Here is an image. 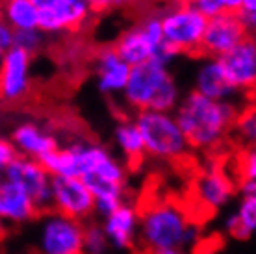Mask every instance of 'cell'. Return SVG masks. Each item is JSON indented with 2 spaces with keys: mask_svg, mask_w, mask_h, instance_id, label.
I'll list each match as a JSON object with an SVG mask.
<instances>
[{
  "mask_svg": "<svg viewBox=\"0 0 256 254\" xmlns=\"http://www.w3.org/2000/svg\"><path fill=\"white\" fill-rule=\"evenodd\" d=\"M238 110L234 100H210L190 91L188 95H182L173 117L192 150L218 152L230 136Z\"/></svg>",
  "mask_w": 256,
  "mask_h": 254,
  "instance_id": "1",
  "label": "cell"
},
{
  "mask_svg": "<svg viewBox=\"0 0 256 254\" xmlns=\"http://www.w3.org/2000/svg\"><path fill=\"white\" fill-rule=\"evenodd\" d=\"M140 219V243L143 254L164 250L186 252L198 242V226L190 214L173 200H156L136 206Z\"/></svg>",
  "mask_w": 256,
  "mask_h": 254,
  "instance_id": "2",
  "label": "cell"
},
{
  "mask_svg": "<svg viewBox=\"0 0 256 254\" xmlns=\"http://www.w3.org/2000/svg\"><path fill=\"white\" fill-rule=\"evenodd\" d=\"M145 146V154L164 162H180L190 154V145L173 114H162L152 110L136 112L132 117Z\"/></svg>",
  "mask_w": 256,
  "mask_h": 254,
  "instance_id": "3",
  "label": "cell"
},
{
  "mask_svg": "<svg viewBox=\"0 0 256 254\" xmlns=\"http://www.w3.org/2000/svg\"><path fill=\"white\" fill-rule=\"evenodd\" d=\"M206 20L188 0H176L166 12H160L164 41L178 54L200 56Z\"/></svg>",
  "mask_w": 256,
  "mask_h": 254,
  "instance_id": "4",
  "label": "cell"
},
{
  "mask_svg": "<svg viewBox=\"0 0 256 254\" xmlns=\"http://www.w3.org/2000/svg\"><path fill=\"white\" fill-rule=\"evenodd\" d=\"M171 78L174 76L171 74V70L167 69V65L160 64L156 60H148L145 64L130 67L128 82L122 89L124 102L134 110V114L143 112V110H150L156 95Z\"/></svg>",
  "mask_w": 256,
  "mask_h": 254,
  "instance_id": "5",
  "label": "cell"
},
{
  "mask_svg": "<svg viewBox=\"0 0 256 254\" xmlns=\"http://www.w3.org/2000/svg\"><path fill=\"white\" fill-rule=\"evenodd\" d=\"M39 219V254H84V222L56 212H48Z\"/></svg>",
  "mask_w": 256,
  "mask_h": 254,
  "instance_id": "6",
  "label": "cell"
},
{
  "mask_svg": "<svg viewBox=\"0 0 256 254\" xmlns=\"http://www.w3.org/2000/svg\"><path fill=\"white\" fill-rule=\"evenodd\" d=\"M2 178L19 184L30 195L39 217L52 212L50 197V174L43 169L38 160L17 156L12 164L2 171Z\"/></svg>",
  "mask_w": 256,
  "mask_h": 254,
  "instance_id": "7",
  "label": "cell"
},
{
  "mask_svg": "<svg viewBox=\"0 0 256 254\" xmlns=\"http://www.w3.org/2000/svg\"><path fill=\"white\" fill-rule=\"evenodd\" d=\"M52 212L86 222L95 214V198L80 178H50Z\"/></svg>",
  "mask_w": 256,
  "mask_h": 254,
  "instance_id": "8",
  "label": "cell"
},
{
  "mask_svg": "<svg viewBox=\"0 0 256 254\" xmlns=\"http://www.w3.org/2000/svg\"><path fill=\"white\" fill-rule=\"evenodd\" d=\"M223 74L238 95H249L252 98L256 84V43L254 36L244 39L232 50L218 58Z\"/></svg>",
  "mask_w": 256,
  "mask_h": 254,
  "instance_id": "9",
  "label": "cell"
},
{
  "mask_svg": "<svg viewBox=\"0 0 256 254\" xmlns=\"http://www.w3.org/2000/svg\"><path fill=\"white\" fill-rule=\"evenodd\" d=\"M32 56L19 48H10L4 52L0 65V102L17 104L22 102L32 91L30 76Z\"/></svg>",
  "mask_w": 256,
  "mask_h": 254,
  "instance_id": "10",
  "label": "cell"
},
{
  "mask_svg": "<svg viewBox=\"0 0 256 254\" xmlns=\"http://www.w3.org/2000/svg\"><path fill=\"white\" fill-rule=\"evenodd\" d=\"M247 38L250 36L244 28L238 13H219L206 20L204 36L200 41V56L218 60Z\"/></svg>",
  "mask_w": 256,
  "mask_h": 254,
  "instance_id": "11",
  "label": "cell"
},
{
  "mask_svg": "<svg viewBox=\"0 0 256 254\" xmlns=\"http://www.w3.org/2000/svg\"><path fill=\"white\" fill-rule=\"evenodd\" d=\"M193 193L200 206L216 212L230 202V198L236 195V182L232 172L216 160L197 174L193 182Z\"/></svg>",
  "mask_w": 256,
  "mask_h": 254,
  "instance_id": "12",
  "label": "cell"
},
{
  "mask_svg": "<svg viewBox=\"0 0 256 254\" xmlns=\"http://www.w3.org/2000/svg\"><path fill=\"white\" fill-rule=\"evenodd\" d=\"M38 19V28L41 32L60 34V32H76L93 17L90 8L84 0L74 2H52L50 6L41 8Z\"/></svg>",
  "mask_w": 256,
  "mask_h": 254,
  "instance_id": "13",
  "label": "cell"
},
{
  "mask_svg": "<svg viewBox=\"0 0 256 254\" xmlns=\"http://www.w3.org/2000/svg\"><path fill=\"white\" fill-rule=\"evenodd\" d=\"M39 219L30 195L19 184L0 176V226L22 224Z\"/></svg>",
  "mask_w": 256,
  "mask_h": 254,
  "instance_id": "14",
  "label": "cell"
},
{
  "mask_svg": "<svg viewBox=\"0 0 256 254\" xmlns=\"http://www.w3.org/2000/svg\"><path fill=\"white\" fill-rule=\"evenodd\" d=\"M138 228H140L138 210H136L134 204L128 202H122L112 216L104 219L102 224L108 243L116 248H121V250H130L136 247Z\"/></svg>",
  "mask_w": 256,
  "mask_h": 254,
  "instance_id": "15",
  "label": "cell"
},
{
  "mask_svg": "<svg viewBox=\"0 0 256 254\" xmlns=\"http://www.w3.org/2000/svg\"><path fill=\"white\" fill-rule=\"evenodd\" d=\"M12 145L19 156L32 160H41L45 154L56 150L60 146L56 136L43 130L36 122H22L13 130Z\"/></svg>",
  "mask_w": 256,
  "mask_h": 254,
  "instance_id": "16",
  "label": "cell"
},
{
  "mask_svg": "<svg viewBox=\"0 0 256 254\" xmlns=\"http://www.w3.org/2000/svg\"><path fill=\"white\" fill-rule=\"evenodd\" d=\"M96 69V88L102 95H117L122 93V89L128 82L130 67L121 58L117 56L116 50L108 46L96 54L95 62Z\"/></svg>",
  "mask_w": 256,
  "mask_h": 254,
  "instance_id": "17",
  "label": "cell"
},
{
  "mask_svg": "<svg viewBox=\"0 0 256 254\" xmlns=\"http://www.w3.org/2000/svg\"><path fill=\"white\" fill-rule=\"evenodd\" d=\"M195 93L206 96L210 100L218 102H230L238 95L230 88L223 74V69L216 58H202V64L197 69L195 74Z\"/></svg>",
  "mask_w": 256,
  "mask_h": 254,
  "instance_id": "18",
  "label": "cell"
},
{
  "mask_svg": "<svg viewBox=\"0 0 256 254\" xmlns=\"http://www.w3.org/2000/svg\"><path fill=\"white\" fill-rule=\"evenodd\" d=\"M112 48L128 67H134V65L145 64L148 60H152V46L145 39L138 24L124 30Z\"/></svg>",
  "mask_w": 256,
  "mask_h": 254,
  "instance_id": "19",
  "label": "cell"
},
{
  "mask_svg": "<svg viewBox=\"0 0 256 254\" xmlns=\"http://www.w3.org/2000/svg\"><path fill=\"white\" fill-rule=\"evenodd\" d=\"M116 136V143L121 148V152L126 158V166L132 171H138L140 166L145 160V146H143V140L138 126L134 124L132 119H121V122L114 130Z\"/></svg>",
  "mask_w": 256,
  "mask_h": 254,
  "instance_id": "20",
  "label": "cell"
},
{
  "mask_svg": "<svg viewBox=\"0 0 256 254\" xmlns=\"http://www.w3.org/2000/svg\"><path fill=\"white\" fill-rule=\"evenodd\" d=\"M0 17L12 26L15 32L38 28L39 12L30 0H2Z\"/></svg>",
  "mask_w": 256,
  "mask_h": 254,
  "instance_id": "21",
  "label": "cell"
},
{
  "mask_svg": "<svg viewBox=\"0 0 256 254\" xmlns=\"http://www.w3.org/2000/svg\"><path fill=\"white\" fill-rule=\"evenodd\" d=\"M256 228V195L242 197L238 212L226 219V232L234 240H249Z\"/></svg>",
  "mask_w": 256,
  "mask_h": 254,
  "instance_id": "22",
  "label": "cell"
},
{
  "mask_svg": "<svg viewBox=\"0 0 256 254\" xmlns=\"http://www.w3.org/2000/svg\"><path fill=\"white\" fill-rule=\"evenodd\" d=\"M238 140L242 141L244 148H249V146H254L256 140V114H254V106L249 104V106H244V108L238 110V115L234 119V124H232V132Z\"/></svg>",
  "mask_w": 256,
  "mask_h": 254,
  "instance_id": "23",
  "label": "cell"
},
{
  "mask_svg": "<svg viewBox=\"0 0 256 254\" xmlns=\"http://www.w3.org/2000/svg\"><path fill=\"white\" fill-rule=\"evenodd\" d=\"M108 247L102 226L93 219L84 222V254H106Z\"/></svg>",
  "mask_w": 256,
  "mask_h": 254,
  "instance_id": "24",
  "label": "cell"
},
{
  "mask_svg": "<svg viewBox=\"0 0 256 254\" xmlns=\"http://www.w3.org/2000/svg\"><path fill=\"white\" fill-rule=\"evenodd\" d=\"M46 36L39 28H34V30H20V32H15V38H13V46L19 48V50H24L26 54H38L43 46H45Z\"/></svg>",
  "mask_w": 256,
  "mask_h": 254,
  "instance_id": "25",
  "label": "cell"
},
{
  "mask_svg": "<svg viewBox=\"0 0 256 254\" xmlns=\"http://www.w3.org/2000/svg\"><path fill=\"white\" fill-rule=\"evenodd\" d=\"M234 182H244V180H256V152L254 146L244 148L236 158V167H234Z\"/></svg>",
  "mask_w": 256,
  "mask_h": 254,
  "instance_id": "26",
  "label": "cell"
},
{
  "mask_svg": "<svg viewBox=\"0 0 256 254\" xmlns=\"http://www.w3.org/2000/svg\"><path fill=\"white\" fill-rule=\"evenodd\" d=\"M140 30L143 32L145 39H147L150 46H152V54L154 50L164 43V36H162V22H160V13H148L143 19L138 22Z\"/></svg>",
  "mask_w": 256,
  "mask_h": 254,
  "instance_id": "27",
  "label": "cell"
},
{
  "mask_svg": "<svg viewBox=\"0 0 256 254\" xmlns=\"http://www.w3.org/2000/svg\"><path fill=\"white\" fill-rule=\"evenodd\" d=\"M195 10H197L204 19H212L219 13L223 12V6H221V0H188Z\"/></svg>",
  "mask_w": 256,
  "mask_h": 254,
  "instance_id": "28",
  "label": "cell"
},
{
  "mask_svg": "<svg viewBox=\"0 0 256 254\" xmlns=\"http://www.w3.org/2000/svg\"><path fill=\"white\" fill-rule=\"evenodd\" d=\"M84 2H86V6L90 8L93 17L104 15V13L112 12V10H117V8H122L121 0H84Z\"/></svg>",
  "mask_w": 256,
  "mask_h": 254,
  "instance_id": "29",
  "label": "cell"
},
{
  "mask_svg": "<svg viewBox=\"0 0 256 254\" xmlns=\"http://www.w3.org/2000/svg\"><path fill=\"white\" fill-rule=\"evenodd\" d=\"M17 156H19V154L15 150V146L12 145V141L0 138V176H2V171H4Z\"/></svg>",
  "mask_w": 256,
  "mask_h": 254,
  "instance_id": "30",
  "label": "cell"
},
{
  "mask_svg": "<svg viewBox=\"0 0 256 254\" xmlns=\"http://www.w3.org/2000/svg\"><path fill=\"white\" fill-rule=\"evenodd\" d=\"M13 38H15V30L0 17V50L8 52L10 48H13Z\"/></svg>",
  "mask_w": 256,
  "mask_h": 254,
  "instance_id": "31",
  "label": "cell"
},
{
  "mask_svg": "<svg viewBox=\"0 0 256 254\" xmlns=\"http://www.w3.org/2000/svg\"><path fill=\"white\" fill-rule=\"evenodd\" d=\"M240 12L256 13V0H242V4H240Z\"/></svg>",
  "mask_w": 256,
  "mask_h": 254,
  "instance_id": "32",
  "label": "cell"
},
{
  "mask_svg": "<svg viewBox=\"0 0 256 254\" xmlns=\"http://www.w3.org/2000/svg\"><path fill=\"white\" fill-rule=\"evenodd\" d=\"M34 6L38 8V10H41V8H46V6H50L52 4V0H30Z\"/></svg>",
  "mask_w": 256,
  "mask_h": 254,
  "instance_id": "33",
  "label": "cell"
},
{
  "mask_svg": "<svg viewBox=\"0 0 256 254\" xmlns=\"http://www.w3.org/2000/svg\"><path fill=\"white\" fill-rule=\"evenodd\" d=\"M122 6H130V4H134V2H140V0H121Z\"/></svg>",
  "mask_w": 256,
  "mask_h": 254,
  "instance_id": "34",
  "label": "cell"
},
{
  "mask_svg": "<svg viewBox=\"0 0 256 254\" xmlns=\"http://www.w3.org/2000/svg\"><path fill=\"white\" fill-rule=\"evenodd\" d=\"M2 58H4V52L0 50V65H2Z\"/></svg>",
  "mask_w": 256,
  "mask_h": 254,
  "instance_id": "35",
  "label": "cell"
},
{
  "mask_svg": "<svg viewBox=\"0 0 256 254\" xmlns=\"http://www.w3.org/2000/svg\"><path fill=\"white\" fill-rule=\"evenodd\" d=\"M0 254H2V252H0Z\"/></svg>",
  "mask_w": 256,
  "mask_h": 254,
  "instance_id": "36",
  "label": "cell"
}]
</instances>
